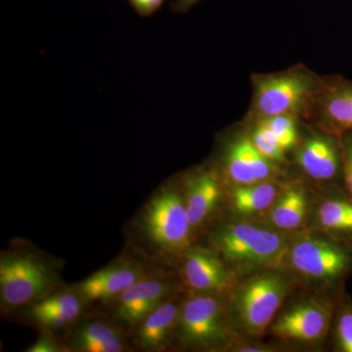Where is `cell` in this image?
<instances>
[{
  "mask_svg": "<svg viewBox=\"0 0 352 352\" xmlns=\"http://www.w3.org/2000/svg\"><path fill=\"white\" fill-rule=\"evenodd\" d=\"M87 302L75 287L58 289L38 302L23 308L32 323L53 335L69 333L85 314Z\"/></svg>",
  "mask_w": 352,
  "mask_h": 352,
  "instance_id": "12",
  "label": "cell"
},
{
  "mask_svg": "<svg viewBox=\"0 0 352 352\" xmlns=\"http://www.w3.org/2000/svg\"><path fill=\"white\" fill-rule=\"evenodd\" d=\"M58 261L28 245H13L0 256V305L10 314L61 288Z\"/></svg>",
  "mask_w": 352,
  "mask_h": 352,
  "instance_id": "1",
  "label": "cell"
},
{
  "mask_svg": "<svg viewBox=\"0 0 352 352\" xmlns=\"http://www.w3.org/2000/svg\"><path fill=\"white\" fill-rule=\"evenodd\" d=\"M201 1V0H175L171 3V10L177 13H186Z\"/></svg>",
  "mask_w": 352,
  "mask_h": 352,
  "instance_id": "28",
  "label": "cell"
},
{
  "mask_svg": "<svg viewBox=\"0 0 352 352\" xmlns=\"http://www.w3.org/2000/svg\"><path fill=\"white\" fill-rule=\"evenodd\" d=\"M289 263L303 276L329 284L352 272V242L333 237L305 236L289 249Z\"/></svg>",
  "mask_w": 352,
  "mask_h": 352,
  "instance_id": "7",
  "label": "cell"
},
{
  "mask_svg": "<svg viewBox=\"0 0 352 352\" xmlns=\"http://www.w3.org/2000/svg\"><path fill=\"white\" fill-rule=\"evenodd\" d=\"M331 303L307 300L282 314L272 326L280 339L293 342H314L327 336L333 319Z\"/></svg>",
  "mask_w": 352,
  "mask_h": 352,
  "instance_id": "11",
  "label": "cell"
},
{
  "mask_svg": "<svg viewBox=\"0 0 352 352\" xmlns=\"http://www.w3.org/2000/svg\"><path fill=\"white\" fill-rule=\"evenodd\" d=\"M127 1L140 17L148 18L157 12L166 0H127Z\"/></svg>",
  "mask_w": 352,
  "mask_h": 352,
  "instance_id": "27",
  "label": "cell"
},
{
  "mask_svg": "<svg viewBox=\"0 0 352 352\" xmlns=\"http://www.w3.org/2000/svg\"><path fill=\"white\" fill-rule=\"evenodd\" d=\"M155 272L144 259L122 256L74 287L87 305H105Z\"/></svg>",
  "mask_w": 352,
  "mask_h": 352,
  "instance_id": "9",
  "label": "cell"
},
{
  "mask_svg": "<svg viewBox=\"0 0 352 352\" xmlns=\"http://www.w3.org/2000/svg\"><path fill=\"white\" fill-rule=\"evenodd\" d=\"M66 351L76 352H124L131 349L124 331L110 318L82 315L69 331Z\"/></svg>",
  "mask_w": 352,
  "mask_h": 352,
  "instance_id": "14",
  "label": "cell"
},
{
  "mask_svg": "<svg viewBox=\"0 0 352 352\" xmlns=\"http://www.w3.org/2000/svg\"><path fill=\"white\" fill-rule=\"evenodd\" d=\"M134 227L141 244L153 256L184 254L193 231L184 193L173 184L160 187L141 208Z\"/></svg>",
  "mask_w": 352,
  "mask_h": 352,
  "instance_id": "2",
  "label": "cell"
},
{
  "mask_svg": "<svg viewBox=\"0 0 352 352\" xmlns=\"http://www.w3.org/2000/svg\"><path fill=\"white\" fill-rule=\"evenodd\" d=\"M183 302L173 295L143 319L131 332L132 342L142 351H162L175 337Z\"/></svg>",
  "mask_w": 352,
  "mask_h": 352,
  "instance_id": "17",
  "label": "cell"
},
{
  "mask_svg": "<svg viewBox=\"0 0 352 352\" xmlns=\"http://www.w3.org/2000/svg\"><path fill=\"white\" fill-rule=\"evenodd\" d=\"M321 80L322 78L303 66L279 73L254 75L252 116L261 120L279 115H305L320 88Z\"/></svg>",
  "mask_w": 352,
  "mask_h": 352,
  "instance_id": "3",
  "label": "cell"
},
{
  "mask_svg": "<svg viewBox=\"0 0 352 352\" xmlns=\"http://www.w3.org/2000/svg\"><path fill=\"white\" fill-rule=\"evenodd\" d=\"M212 244L224 261L261 267H276L289 249L282 234L244 222L220 227L212 235Z\"/></svg>",
  "mask_w": 352,
  "mask_h": 352,
  "instance_id": "4",
  "label": "cell"
},
{
  "mask_svg": "<svg viewBox=\"0 0 352 352\" xmlns=\"http://www.w3.org/2000/svg\"><path fill=\"white\" fill-rule=\"evenodd\" d=\"M296 162L309 177L320 182L342 178V141L322 131L309 136L296 152Z\"/></svg>",
  "mask_w": 352,
  "mask_h": 352,
  "instance_id": "15",
  "label": "cell"
},
{
  "mask_svg": "<svg viewBox=\"0 0 352 352\" xmlns=\"http://www.w3.org/2000/svg\"><path fill=\"white\" fill-rule=\"evenodd\" d=\"M307 210L305 190L298 184L282 190L279 198L271 208L270 221L280 230H295L302 226Z\"/></svg>",
  "mask_w": 352,
  "mask_h": 352,
  "instance_id": "19",
  "label": "cell"
},
{
  "mask_svg": "<svg viewBox=\"0 0 352 352\" xmlns=\"http://www.w3.org/2000/svg\"><path fill=\"white\" fill-rule=\"evenodd\" d=\"M319 224L335 239L352 242V199L337 195L326 199L317 212Z\"/></svg>",
  "mask_w": 352,
  "mask_h": 352,
  "instance_id": "20",
  "label": "cell"
},
{
  "mask_svg": "<svg viewBox=\"0 0 352 352\" xmlns=\"http://www.w3.org/2000/svg\"><path fill=\"white\" fill-rule=\"evenodd\" d=\"M289 284L276 273H263L248 280L232 298L234 317L248 335H261L270 326L285 298Z\"/></svg>",
  "mask_w": 352,
  "mask_h": 352,
  "instance_id": "5",
  "label": "cell"
},
{
  "mask_svg": "<svg viewBox=\"0 0 352 352\" xmlns=\"http://www.w3.org/2000/svg\"><path fill=\"white\" fill-rule=\"evenodd\" d=\"M175 337L190 349L208 351L223 346L230 333L219 294L198 293L183 302Z\"/></svg>",
  "mask_w": 352,
  "mask_h": 352,
  "instance_id": "6",
  "label": "cell"
},
{
  "mask_svg": "<svg viewBox=\"0 0 352 352\" xmlns=\"http://www.w3.org/2000/svg\"><path fill=\"white\" fill-rule=\"evenodd\" d=\"M342 150V182L344 190L352 199V132L340 136Z\"/></svg>",
  "mask_w": 352,
  "mask_h": 352,
  "instance_id": "25",
  "label": "cell"
},
{
  "mask_svg": "<svg viewBox=\"0 0 352 352\" xmlns=\"http://www.w3.org/2000/svg\"><path fill=\"white\" fill-rule=\"evenodd\" d=\"M282 188L277 183L267 180L254 184L236 185L232 192L233 208L239 214L250 215L265 212L273 207Z\"/></svg>",
  "mask_w": 352,
  "mask_h": 352,
  "instance_id": "21",
  "label": "cell"
},
{
  "mask_svg": "<svg viewBox=\"0 0 352 352\" xmlns=\"http://www.w3.org/2000/svg\"><path fill=\"white\" fill-rule=\"evenodd\" d=\"M182 275L197 293L221 294L232 288L234 275L214 250L189 248L184 252Z\"/></svg>",
  "mask_w": 352,
  "mask_h": 352,
  "instance_id": "13",
  "label": "cell"
},
{
  "mask_svg": "<svg viewBox=\"0 0 352 352\" xmlns=\"http://www.w3.org/2000/svg\"><path fill=\"white\" fill-rule=\"evenodd\" d=\"M223 168L227 178L236 185H249L271 180L273 162L261 155L251 138H240L226 148Z\"/></svg>",
  "mask_w": 352,
  "mask_h": 352,
  "instance_id": "16",
  "label": "cell"
},
{
  "mask_svg": "<svg viewBox=\"0 0 352 352\" xmlns=\"http://www.w3.org/2000/svg\"><path fill=\"white\" fill-rule=\"evenodd\" d=\"M27 352H62L67 351L66 347L60 344L57 336L43 331L36 342L25 349Z\"/></svg>",
  "mask_w": 352,
  "mask_h": 352,
  "instance_id": "26",
  "label": "cell"
},
{
  "mask_svg": "<svg viewBox=\"0 0 352 352\" xmlns=\"http://www.w3.org/2000/svg\"><path fill=\"white\" fill-rule=\"evenodd\" d=\"M175 289L173 280L156 271L104 305L110 309L109 318L131 333L155 308L175 295Z\"/></svg>",
  "mask_w": 352,
  "mask_h": 352,
  "instance_id": "8",
  "label": "cell"
},
{
  "mask_svg": "<svg viewBox=\"0 0 352 352\" xmlns=\"http://www.w3.org/2000/svg\"><path fill=\"white\" fill-rule=\"evenodd\" d=\"M258 120L272 131L285 151L292 149L298 142V127L294 116L279 115Z\"/></svg>",
  "mask_w": 352,
  "mask_h": 352,
  "instance_id": "22",
  "label": "cell"
},
{
  "mask_svg": "<svg viewBox=\"0 0 352 352\" xmlns=\"http://www.w3.org/2000/svg\"><path fill=\"white\" fill-rule=\"evenodd\" d=\"M335 335L338 349L352 352V303L349 298L340 300L336 315Z\"/></svg>",
  "mask_w": 352,
  "mask_h": 352,
  "instance_id": "24",
  "label": "cell"
},
{
  "mask_svg": "<svg viewBox=\"0 0 352 352\" xmlns=\"http://www.w3.org/2000/svg\"><path fill=\"white\" fill-rule=\"evenodd\" d=\"M321 131L340 136L352 132V82L340 76L322 78L320 88L308 106Z\"/></svg>",
  "mask_w": 352,
  "mask_h": 352,
  "instance_id": "10",
  "label": "cell"
},
{
  "mask_svg": "<svg viewBox=\"0 0 352 352\" xmlns=\"http://www.w3.org/2000/svg\"><path fill=\"white\" fill-rule=\"evenodd\" d=\"M252 143L256 149L264 157L272 162H283L285 160V150L278 142L272 131L268 129L261 120L256 122V126L252 132Z\"/></svg>",
  "mask_w": 352,
  "mask_h": 352,
  "instance_id": "23",
  "label": "cell"
},
{
  "mask_svg": "<svg viewBox=\"0 0 352 352\" xmlns=\"http://www.w3.org/2000/svg\"><path fill=\"white\" fill-rule=\"evenodd\" d=\"M221 197V186L214 170L201 168L185 182L184 198L192 229L205 223Z\"/></svg>",
  "mask_w": 352,
  "mask_h": 352,
  "instance_id": "18",
  "label": "cell"
},
{
  "mask_svg": "<svg viewBox=\"0 0 352 352\" xmlns=\"http://www.w3.org/2000/svg\"><path fill=\"white\" fill-rule=\"evenodd\" d=\"M239 351H245V352H263V351H267V349H264V346H242L239 347V349H238Z\"/></svg>",
  "mask_w": 352,
  "mask_h": 352,
  "instance_id": "29",
  "label": "cell"
}]
</instances>
